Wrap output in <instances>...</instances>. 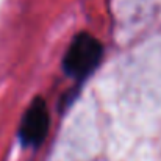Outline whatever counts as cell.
Segmentation results:
<instances>
[{
	"label": "cell",
	"instance_id": "cell-1",
	"mask_svg": "<svg viewBox=\"0 0 161 161\" xmlns=\"http://www.w3.org/2000/svg\"><path fill=\"white\" fill-rule=\"evenodd\" d=\"M102 55V42L91 33L81 31L75 35L69 44L63 59V69L72 78H85L96 70Z\"/></svg>",
	"mask_w": 161,
	"mask_h": 161
},
{
	"label": "cell",
	"instance_id": "cell-2",
	"mask_svg": "<svg viewBox=\"0 0 161 161\" xmlns=\"http://www.w3.org/2000/svg\"><path fill=\"white\" fill-rule=\"evenodd\" d=\"M49 127H50V116H49L46 100L42 97H36L30 103V107L27 108L20 120L19 125L20 141L25 146L36 147L46 139L49 133Z\"/></svg>",
	"mask_w": 161,
	"mask_h": 161
}]
</instances>
